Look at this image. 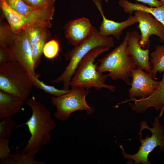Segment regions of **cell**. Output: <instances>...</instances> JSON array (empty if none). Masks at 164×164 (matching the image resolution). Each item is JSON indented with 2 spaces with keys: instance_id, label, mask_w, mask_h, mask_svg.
<instances>
[{
  "instance_id": "obj_1",
  "label": "cell",
  "mask_w": 164,
  "mask_h": 164,
  "mask_svg": "<svg viewBox=\"0 0 164 164\" xmlns=\"http://www.w3.org/2000/svg\"><path fill=\"white\" fill-rule=\"evenodd\" d=\"M26 102L32 112L31 117L24 124L28 126L31 136L21 152L36 155L42 146L47 145L50 141V132L56 125L50 111L35 97L27 99Z\"/></svg>"
},
{
  "instance_id": "obj_2",
  "label": "cell",
  "mask_w": 164,
  "mask_h": 164,
  "mask_svg": "<svg viewBox=\"0 0 164 164\" xmlns=\"http://www.w3.org/2000/svg\"><path fill=\"white\" fill-rule=\"evenodd\" d=\"M110 50V47H98L93 49L81 60L78 64L74 76L71 79L70 86L81 87L87 90L94 87L97 90L106 88L114 92L116 87L105 84L108 76L97 70V63L95 59L101 54Z\"/></svg>"
},
{
  "instance_id": "obj_3",
  "label": "cell",
  "mask_w": 164,
  "mask_h": 164,
  "mask_svg": "<svg viewBox=\"0 0 164 164\" xmlns=\"http://www.w3.org/2000/svg\"><path fill=\"white\" fill-rule=\"evenodd\" d=\"M130 30L126 32L121 43L112 51L98 60L100 64L97 70L103 73L108 71V77L112 80H122L128 86L131 84L130 77L132 73L137 67L132 58L128 55L127 50Z\"/></svg>"
},
{
  "instance_id": "obj_4",
  "label": "cell",
  "mask_w": 164,
  "mask_h": 164,
  "mask_svg": "<svg viewBox=\"0 0 164 164\" xmlns=\"http://www.w3.org/2000/svg\"><path fill=\"white\" fill-rule=\"evenodd\" d=\"M114 46L112 37H104L100 35L96 29L92 35L80 44L75 46L72 50L66 53L65 59L69 61L63 72L56 78L52 80L53 83L63 82L62 89L69 90L71 79L78 64L83 58L95 48L113 47Z\"/></svg>"
},
{
  "instance_id": "obj_5",
  "label": "cell",
  "mask_w": 164,
  "mask_h": 164,
  "mask_svg": "<svg viewBox=\"0 0 164 164\" xmlns=\"http://www.w3.org/2000/svg\"><path fill=\"white\" fill-rule=\"evenodd\" d=\"M33 84L27 71L17 61L0 65V90L26 100Z\"/></svg>"
},
{
  "instance_id": "obj_6",
  "label": "cell",
  "mask_w": 164,
  "mask_h": 164,
  "mask_svg": "<svg viewBox=\"0 0 164 164\" xmlns=\"http://www.w3.org/2000/svg\"><path fill=\"white\" fill-rule=\"evenodd\" d=\"M160 116H155L154 121L153 122L152 128H149L146 122L142 121L140 123L141 128L140 133L142 130L146 129L149 130L152 132L150 137L147 135L142 139L141 138L142 133L140 135L139 140L141 145L138 152L133 155L127 154L125 152L122 145L120 147L122 149L121 153L124 157L128 159V164H150V162L148 160L149 155L156 147L159 146L160 149L164 152V126L159 120Z\"/></svg>"
},
{
  "instance_id": "obj_7",
  "label": "cell",
  "mask_w": 164,
  "mask_h": 164,
  "mask_svg": "<svg viewBox=\"0 0 164 164\" xmlns=\"http://www.w3.org/2000/svg\"><path fill=\"white\" fill-rule=\"evenodd\" d=\"M89 91L81 87H72L67 93L51 98V102L57 108L55 117L62 121L67 120L73 112L85 111L88 115L92 114L94 108L89 106L86 101Z\"/></svg>"
},
{
  "instance_id": "obj_8",
  "label": "cell",
  "mask_w": 164,
  "mask_h": 164,
  "mask_svg": "<svg viewBox=\"0 0 164 164\" xmlns=\"http://www.w3.org/2000/svg\"><path fill=\"white\" fill-rule=\"evenodd\" d=\"M138 25V27L141 32L139 44L142 48L148 47L150 43V36L152 35L157 36L160 42L164 43V26L150 13L140 10L135 12Z\"/></svg>"
},
{
  "instance_id": "obj_9",
  "label": "cell",
  "mask_w": 164,
  "mask_h": 164,
  "mask_svg": "<svg viewBox=\"0 0 164 164\" xmlns=\"http://www.w3.org/2000/svg\"><path fill=\"white\" fill-rule=\"evenodd\" d=\"M9 50L11 61L18 62L28 73L38 77V75L35 71L31 46L23 30L16 34L14 43L9 48Z\"/></svg>"
},
{
  "instance_id": "obj_10",
  "label": "cell",
  "mask_w": 164,
  "mask_h": 164,
  "mask_svg": "<svg viewBox=\"0 0 164 164\" xmlns=\"http://www.w3.org/2000/svg\"><path fill=\"white\" fill-rule=\"evenodd\" d=\"M132 80L128 89L130 98L146 97L153 93L159 87L160 81L154 79L151 74L137 67L132 73Z\"/></svg>"
},
{
  "instance_id": "obj_11",
  "label": "cell",
  "mask_w": 164,
  "mask_h": 164,
  "mask_svg": "<svg viewBox=\"0 0 164 164\" xmlns=\"http://www.w3.org/2000/svg\"><path fill=\"white\" fill-rule=\"evenodd\" d=\"M64 29L66 38L74 46L89 37L96 29L88 19L84 17L68 21Z\"/></svg>"
},
{
  "instance_id": "obj_12",
  "label": "cell",
  "mask_w": 164,
  "mask_h": 164,
  "mask_svg": "<svg viewBox=\"0 0 164 164\" xmlns=\"http://www.w3.org/2000/svg\"><path fill=\"white\" fill-rule=\"evenodd\" d=\"M140 39L139 32L136 30L130 31L127 47L128 53L137 67L150 73L152 67L150 62L149 47L146 49L142 48L139 44Z\"/></svg>"
},
{
  "instance_id": "obj_13",
  "label": "cell",
  "mask_w": 164,
  "mask_h": 164,
  "mask_svg": "<svg viewBox=\"0 0 164 164\" xmlns=\"http://www.w3.org/2000/svg\"><path fill=\"white\" fill-rule=\"evenodd\" d=\"M129 102L128 105L131 109L136 113H141L145 111L150 107H153L158 111L161 109V112L164 110V73L160 84L156 90L152 94L144 98L137 99L135 98H130L128 100L121 102L124 104Z\"/></svg>"
},
{
  "instance_id": "obj_14",
  "label": "cell",
  "mask_w": 164,
  "mask_h": 164,
  "mask_svg": "<svg viewBox=\"0 0 164 164\" xmlns=\"http://www.w3.org/2000/svg\"><path fill=\"white\" fill-rule=\"evenodd\" d=\"M99 11L102 17V21L98 30L99 34L103 36H113L117 40L120 39L123 30L126 27L132 26L138 21L135 16L129 14L128 19L124 21L116 22L107 19L103 11L101 4L102 0H92Z\"/></svg>"
},
{
  "instance_id": "obj_15",
  "label": "cell",
  "mask_w": 164,
  "mask_h": 164,
  "mask_svg": "<svg viewBox=\"0 0 164 164\" xmlns=\"http://www.w3.org/2000/svg\"><path fill=\"white\" fill-rule=\"evenodd\" d=\"M0 7L11 29L15 34H18L26 28L38 23L46 24L51 27V23L42 22L20 14L11 7L5 0H0Z\"/></svg>"
},
{
  "instance_id": "obj_16",
  "label": "cell",
  "mask_w": 164,
  "mask_h": 164,
  "mask_svg": "<svg viewBox=\"0 0 164 164\" xmlns=\"http://www.w3.org/2000/svg\"><path fill=\"white\" fill-rule=\"evenodd\" d=\"M8 4L20 14L37 21L51 23L54 12L39 9L31 7L22 0H5Z\"/></svg>"
},
{
  "instance_id": "obj_17",
  "label": "cell",
  "mask_w": 164,
  "mask_h": 164,
  "mask_svg": "<svg viewBox=\"0 0 164 164\" xmlns=\"http://www.w3.org/2000/svg\"><path fill=\"white\" fill-rule=\"evenodd\" d=\"M24 101L0 90V120L20 112Z\"/></svg>"
},
{
  "instance_id": "obj_18",
  "label": "cell",
  "mask_w": 164,
  "mask_h": 164,
  "mask_svg": "<svg viewBox=\"0 0 164 164\" xmlns=\"http://www.w3.org/2000/svg\"><path fill=\"white\" fill-rule=\"evenodd\" d=\"M118 3L126 14H131L136 10L145 11L154 16L164 26V5L157 7H151L137 2L133 3L128 0H119Z\"/></svg>"
},
{
  "instance_id": "obj_19",
  "label": "cell",
  "mask_w": 164,
  "mask_h": 164,
  "mask_svg": "<svg viewBox=\"0 0 164 164\" xmlns=\"http://www.w3.org/2000/svg\"><path fill=\"white\" fill-rule=\"evenodd\" d=\"M150 62L152 67L151 74L156 79L158 73H164V44L156 45L150 55Z\"/></svg>"
},
{
  "instance_id": "obj_20",
  "label": "cell",
  "mask_w": 164,
  "mask_h": 164,
  "mask_svg": "<svg viewBox=\"0 0 164 164\" xmlns=\"http://www.w3.org/2000/svg\"><path fill=\"white\" fill-rule=\"evenodd\" d=\"M35 155L28 153H23L18 151L15 153L10 154L5 159L1 160L0 164H45L42 161L34 159Z\"/></svg>"
},
{
  "instance_id": "obj_21",
  "label": "cell",
  "mask_w": 164,
  "mask_h": 164,
  "mask_svg": "<svg viewBox=\"0 0 164 164\" xmlns=\"http://www.w3.org/2000/svg\"><path fill=\"white\" fill-rule=\"evenodd\" d=\"M33 85L36 88L41 89L45 93L58 97L68 93L70 90H66L59 89L54 87L50 86L44 84L43 81L39 80L38 77H36L31 73H28Z\"/></svg>"
},
{
  "instance_id": "obj_22",
  "label": "cell",
  "mask_w": 164,
  "mask_h": 164,
  "mask_svg": "<svg viewBox=\"0 0 164 164\" xmlns=\"http://www.w3.org/2000/svg\"><path fill=\"white\" fill-rule=\"evenodd\" d=\"M48 28L50 27L46 24L38 23L23 30L31 47L39 40L44 32Z\"/></svg>"
},
{
  "instance_id": "obj_23",
  "label": "cell",
  "mask_w": 164,
  "mask_h": 164,
  "mask_svg": "<svg viewBox=\"0 0 164 164\" xmlns=\"http://www.w3.org/2000/svg\"><path fill=\"white\" fill-rule=\"evenodd\" d=\"M48 33L47 29L44 32L39 40L31 47L35 67L36 68L40 62L44 46L46 43Z\"/></svg>"
},
{
  "instance_id": "obj_24",
  "label": "cell",
  "mask_w": 164,
  "mask_h": 164,
  "mask_svg": "<svg viewBox=\"0 0 164 164\" xmlns=\"http://www.w3.org/2000/svg\"><path fill=\"white\" fill-rule=\"evenodd\" d=\"M16 34L13 33L9 26L1 24L0 26V45L8 48L12 46Z\"/></svg>"
},
{
  "instance_id": "obj_25",
  "label": "cell",
  "mask_w": 164,
  "mask_h": 164,
  "mask_svg": "<svg viewBox=\"0 0 164 164\" xmlns=\"http://www.w3.org/2000/svg\"><path fill=\"white\" fill-rule=\"evenodd\" d=\"M27 5L35 8L55 12L56 0H22Z\"/></svg>"
},
{
  "instance_id": "obj_26",
  "label": "cell",
  "mask_w": 164,
  "mask_h": 164,
  "mask_svg": "<svg viewBox=\"0 0 164 164\" xmlns=\"http://www.w3.org/2000/svg\"><path fill=\"white\" fill-rule=\"evenodd\" d=\"M15 124L11 117H7L0 122V138L9 139L11 135L12 129Z\"/></svg>"
},
{
  "instance_id": "obj_27",
  "label": "cell",
  "mask_w": 164,
  "mask_h": 164,
  "mask_svg": "<svg viewBox=\"0 0 164 164\" xmlns=\"http://www.w3.org/2000/svg\"><path fill=\"white\" fill-rule=\"evenodd\" d=\"M59 51L60 46L58 42L55 39H52L45 44L43 53L46 58L52 59L57 56Z\"/></svg>"
},
{
  "instance_id": "obj_28",
  "label": "cell",
  "mask_w": 164,
  "mask_h": 164,
  "mask_svg": "<svg viewBox=\"0 0 164 164\" xmlns=\"http://www.w3.org/2000/svg\"><path fill=\"white\" fill-rule=\"evenodd\" d=\"M9 139L0 138V159L3 160L10 154Z\"/></svg>"
},
{
  "instance_id": "obj_29",
  "label": "cell",
  "mask_w": 164,
  "mask_h": 164,
  "mask_svg": "<svg viewBox=\"0 0 164 164\" xmlns=\"http://www.w3.org/2000/svg\"><path fill=\"white\" fill-rule=\"evenodd\" d=\"M11 61L9 48L0 45V65Z\"/></svg>"
},
{
  "instance_id": "obj_30",
  "label": "cell",
  "mask_w": 164,
  "mask_h": 164,
  "mask_svg": "<svg viewBox=\"0 0 164 164\" xmlns=\"http://www.w3.org/2000/svg\"><path fill=\"white\" fill-rule=\"evenodd\" d=\"M136 1L146 4L151 7H157L163 5L159 0H136Z\"/></svg>"
},
{
  "instance_id": "obj_31",
  "label": "cell",
  "mask_w": 164,
  "mask_h": 164,
  "mask_svg": "<svg viewBox=\"0 0 164 164\" xmlns=\"http://www.w3.org/2000/svg\"><path fill=\"white\" fill-rule=\"evenodd\" d=\"M163 5H164V0H160Z\"/></svg>"
},
{
  "instance_id": "obj_32",
  "label": "cell",
  "mask_w": 164,
  "mask_h": 164,
  "mask_svg": "<svg viewBox=\"0 0 164 164\" xmlns=\"http://www.w3.org/2000/svg\"><path fill=\"white\" fill-rule=\"evenodd\" d=\"M109 0H104L105 2H108V1H109Z\"/></svg>"
}]
</instances>
